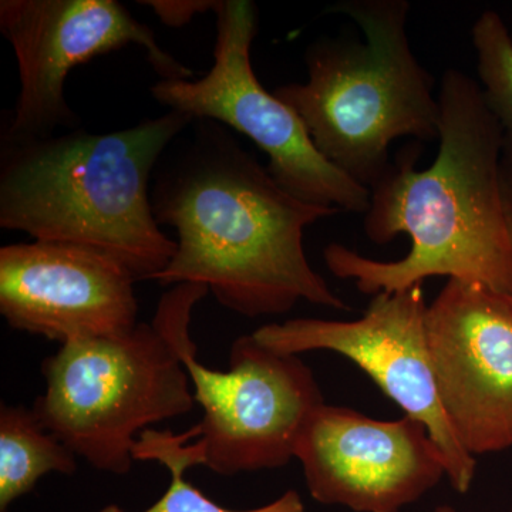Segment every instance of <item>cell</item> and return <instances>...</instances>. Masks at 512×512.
<instances>
[{"instance_id":"1","label":"cell","mask_w":512,"mask_h":512,"mask_svg":"<svg viewBox=\"0 0 512 512\" xmlns=\"http://www.w3.org/2000/svg\"><path fill=\"white\" fill-rule=\"evenodd\" d=\"M178 143L151 187L158 224L177 232V251L154 281L204 285L247 318L282 315L301 301L349 311L303 247L305 229L338 208L286 191L220 123L194 120L191 137Z\"/></svg>"},{"instance_id":"2","label":"cell","mask_w":512,"mask_h":512,"mask_svg":"<svg viewBox=\"0 0 512 512\" xmlns=\"http://www.w3.org/2000/svg\"><path fill=\"white\" fill-rule=\"evenodd\" d=\"M439 151L426 170L416 154L390 165L370 190L365 232L376 244L409 235L412 248L397 261H376L340 244L323 259L333 275L366 295L421 285L431 276L512 293V247L505 222L501 158L505 131L480 83L448 69L439 94Z\"/></svg>"},{"instance_id":"3","label":"cell","mask_w":512,"mask_h":512,"mask_svg":"<svg viewBox=\"0 0 512 512\" xmlns=\"http://www.w3.org/2000/svg\"><path fill=\"white\" fill-rule=\"evenodd\" d=\"M170 111L113 133L72 130L25 143H2L0 227L35 241L106 252L154 281L177 251L151 204L161 158L191 126Z\"/></svg>"},{"instance_id":"4","label":"cell","mask_w":512,"mask_h":512,"mask_svg":"<svg viewBox=\"0 0 512 512\" xmlns=\"http://www.w3.org/2000/svg\"><path fill=\"white\" fill-rule=\"evenodd\" d=\"M407 0H343L342 13L365 42L316 40L306 50L308 80L276 86L299 114L320 154L372 190L389 171L397 138H439L440 107L431 74L414 56Z\"/></svg>"},{"instance_id":"5","label":"cell","mask_w":512,"mask_h":512,"mask_svg":"<svg viewBox=\"0 0 512 512\" xmlns=\"http://www.w3.org/2000/svg\"><path fill=\"white\" fill-rule=\"evenodd\" d=\"M208 293L204 285H174L150 323L60 346L43 362L46 390L33 404L43 426L90 466L127 474L148 426L194 409L181 346L192 309Z\"/></svg>"},{"instance_id":"6","label":"cell","mask_w":512,"mask_h":512,"mask_svg":"<svg viewBox=\"0 0 512 512\" xmlns=\"http://www.w3.org/2000/svg\"><path fill=\"white\" fill-rule=\"evenodd\" d=\"M181 357L204 416L180 436L143 431L134 460L177 461L235 476L284 467L295 458L303 427L325 403L301 357L265 348L252 335L235 340L225 372L198 362L191 336Z\"/></svg>"},{"instance_id":"7","label":"cell","mask_w":512,"mask_h":512,"mask_svg":"<svg viewBox=\"0 0 512 512\" xmlns=\"http://www.w3.org/2000/svg\"><path fill=\"white\" fill-rule=\"evenodd\" d=\"M214 64L200 80H158L153 99L194 120L225 124L268 157V171L295 197L366 214L370 190L319 153L299 114L262 86L252 69L258 8L251 0H215Z\"/></svg>"},{"instance_id":"8","label":"cell","mask_w":512,"mask_h":512,"mask_svg":"<svg viewBox=\"0 0 512 512\" xmlns=\"http://www.w3.org/2000/svg\"><path fill=\"white\" fill-rule=\"evenodd\" d=\"M0 32L18 60L20 90L2 143L76 130L64 86L74 67L128 45L143 47L161 80H188L192 70L158 45L153 30L116 0H2Z\"/></svg>"},{"instance_id":"9","label":"cell","mask_w":512,"mask_h":512,"mask_svg":"<svg viewBox=\"0 0 512 512\" xmlns=\"http://www.w3.org/2000/svg\"><path fill=\"white\" fill-rule=\"evenodd\" d=\"M421 285L373 295L357 320L289 319L268 323L252 336L285 355L329 350L355 363L406 416L421 421L446 460L454 490L466 494L477 473L476 457L461 446L437 392Z\"/></svg>"},{"instance_id":"10","label":"cell","mask_w":512,"mask_h":512,"mask_svg":"<svg viewBox=\"0 0 512 512\" xmlns=\"http://www.w3.org/2000/svg\"><path fill=\"white\" fill-rule=\"evenodd\" d=\"M437 392L473 457L512 447V296L448 279L427 306Z\"/></svg>"},{"instance_id":"11","label":"cell","mask_w":512,"mask_h":512,"mask_svg":"<svg viewBox=\"0 0 512 512\" xmlns=\"http://www.w3.org/2000/svg\"><path fill=\"white\" fill-rule=\"evenodd\" d=\"M295 458L313 500L355 512H400L447 477L421 421L376 420L326 403L303 427Z\"/></svg>"},{"instance_id":"12","label":"cell","mask_w":512,"mask_h":512,"mask_svg":"<svg viewBox=\"0 0 512 512\" xmlns=\"http://www.w3.org/2000/svg\"><path fill=\"white\" fill-rule=\"evenodd\" d=\"M137 279L106 252L35 241L0 248V313L10 328L56 340L120 335L138 325Z\"/></svg>"},{"instance_id":"13","label":"cell","mask_w":512,"mask_h":512,"mask_svg":"<svg viewBox=\"0 0 512 512\" xmlns=\"http://www.w3.org/2000/svg\"><path fill=\"white\" fill-rule=\"evenodd\" d=\"M76 456L25 406L0 409V512L46 474L76 473Z\"/></svg>"},{"instance_id":"14","label":"cell","mask_w":512,"mask_h":512,"mask_svg":"<svg viewBox=\"0 0 512 512\" xmlns=\"http://www.w3.org/2000/svg\"><path fill=\"white\" fill-rule=\"evenodd\" d=\"M485 100L505 134L512 137V36L503 18L485 10L471 29Z\"/></svg>"},{"instance_id":"15","label":"cell","mask_w":512,"mask_h":512,"mask_svg":"<svg viewBox=\"0 0 512 512\" xmlns=\"http://www.w3.org/2000/svg\"><path fill=\"white\" fill-rule=\"evenodd\" d=\"M163 466L171 474V483L168 490L161 495L156 504L143 512H306L301 495L295 490L286 491L274 503L254 510H229L210 500L202 491L195 488L190 481L185 480L184 474L188 470L184 464L177 461H165ZM99 512H127L117 505H107Z\"/></svg>"},{"instance_id":"16","label":"cell","mask_w":512,"mask_h":512,"mask_svg":"<svg viewBox=\"0 0 512 512\" xmlns=\"http://www.w3.org/2000/svg\"><path fill=\"white\" fill-rule=\"evenodd\" d=\"M141 3L150 6L165 25L181 28L194 16L214 9L215 0H146Z\"/></svg>"},{"instance_id":"17","label":"cell","mask_w":512,"mask_h":512,"mask_svg":"<svg viewBox=\"0 0 512 512\" xmlns=\"http://www.w3.org/2000/svg\"><path fill=\"white\" fill-rule=\"evenodd\" d=\"M501 188H503L505 222H507L512 247V137L507 134H505L503 158H501Z\"/></svg>"},{"instance_id":"18","label":"cell","mask_w":512,"mask_h":512,"mask_svg":"<svg viewBox=\"0 0 512 512\" xmlns=\"http://www.w3.org/2000/svg\"><path fill=\"white\" fill-rule=\"evenodd\" d=\"M434 512H458L456 508L450 507V505H440Z\"/></svg>"},{"instance_id":"19","label":"cell","mask_w":512,"mask_h":512,"mask_svg":"<svg viewBox=\"0 0 512 512\" xmlns=\"http://www.w3.org/2000/svg\"><path fill=\"white\" fill-rule=\"evenodd\" d=\"M510 512H512V510Z\"/></svg>"},{"instance_id":"20","label":"cell","mask_w":512,"mask_h":512,"mask_svg":"<svg viewBox=\"0 0 512 512\" xmlns=\"http://www.w3.org/2000/svg\"><path fill=\"white\" fill-rule=\"evenodd\" d=\"M511 296H512V293H511Z\"/></svg>"}]
</instances>
